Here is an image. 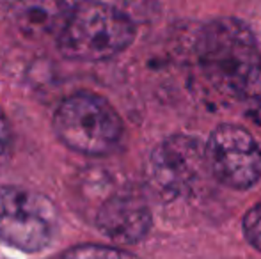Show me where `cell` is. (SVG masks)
Segmentation results:
<instances>
[{
	"mask_svg": "<svg viewBox=\"0 0 261 259\" xmlns=\"http://www.w3.org/2000/svg\"><path fill=\"white\" fill-rule=\"evenodd\" d=\"M13 155V131L4 112L0 110V165L9 162Z\"/></svg>",
	"mask_w": 261,
	"mask_h": 259,
	"instance_id": "11",
	"label": "cell"
},
{
	"mask_svg": "<svg viewBox=\"0 0 261 259\" xmlns=\"http://www.w3.org/2000/svg\"><path fill=\"white\" fill-rule=\"evenodd\" d=\"M153 224L149 206L135 192H119L105 200L96 213L101 235L119 245H134L146 238Z\"/></svg>",
	"mask_w": 261,
	"mask_h": 259,
	"instance_id": "7",
	"label": "cell"
},
{
	"mask_svg": "<svg viewBox=\"0 0 261 259\" xmlns=\"http://www.w3.org/2000/svg\"><path fill=\"white\" fill-rule=\"evenodd\" d=\"M59 211L54 200L21 187H0V242L27 254L45 250L55 238Z\"/></svg>",
	"mask_w": 261,
	"mask_h": 259,
	"instance_id": "4",
	"label": "cell"
},
{
	"mask_svg": "<svg viewBox=\"0 0 261 259\" xmlns=\"http://www.w3.org/2000/svg\"><path fill=\"white\" fill-rule=\"evenodd\" d=\"M197 57L219 89L261 118V50L254 32L238 18H215L197 38Z\"/></svg>",
	"mask_w": 261,
	"mask_h": 259,
	"instance_id": "1",
	"label": "cell"
},
{
	"mask_svg": "<svg viewBox=\"0 0 261 259\" xmlns=\"http://www.w3.org/2000/svg\"><path fill=\"white\" fill-rule=\"evenodd\" d=\"M54 131L71 151L103 156L119 144L123 121L103 96L82 91L61 101L54 114Z\"/></svg>",
	"mask_w": 261,
	"mask_h": 259,
	"instance_id": "3",
	"label": "cell"
},
{
	"mask_svg": "<svg viewBox=\"0 0 261 259\" xmlns=\"http://www.w3.org/2000/svg\"><path fill=\"white\" fill-rule=\"evenodd\" d=\"M206 167V148L192 137L172 135L151 153L149 176L160 194L178 197L192 190Z\"/></svg>",
	"mask_w": 261,
	"mask_h": 259,
	"instance_id": "6",
	"label": "cell"
},
{
	"mask_svg": "<svg viewBox=\"0 0 261 259\" xmlns=\"http://www.w3.org/2000/svg\"><path fill=\"white\" fill-rule=\"evenodd\" d=\"M206 160L217 181L233 190H247L261 180V148L242 126H217L206 142Z\"/></svg>",
	"mask_w": 261,
	"mask_h": 259,
	"instance_id": "5",
	"label": "cell"
},
{
	"mask_svg": "<svg viewBox=\"0 0 261 259\" xmlns=\"http://www.w3.org/2000/svg\"><path fill=\"white\" fill-rule=\"evenodd\" d=\"M135 39V21L116 6L80 0L71 6L61 36L59 52L79 63H101L119 55Z\"/></svg>",
	"mask_w": 261,
	"mask_h": 259,
	"instance_id": "2",
	"label": "cell"
},
{
	"mask_svg": "<svg viewBox=\"0 0 261 259\" xmlns=\"http://www.w3.org/2000/svg\"><path fill=\"white\" fill-rule=\"evenodd\" d=\"M69 13L66 0H16L9 7V20L23 38L41 41L61 36Z\"/></svg>",
	"mask_w": 261,
	"mask_h": 259,
	"instance_id": "8",
	"label": "cell"
},
{
	"mask_svg": "<svg viewBox=\"0 0 261 259\" xmlns=\"http://www.w3.org/2000/svg\"><path fill=\"white\" fill-rule=\"evenodd\" d=\"M59 259H139V257L124 249H117V247L86 243V245L71 247V249L66 250Z\"/></svg>",
	"mask_w": 261,
	"mask_h": 259,
	"instance_id": "9",
	"label": "cell"
},
{
	"mask_svg": "<svg viewBox=\"0 0 261 259\" xmlns=\"http://www.w3.org/2000/svg\"><path fill=\"white\" fill-rule=\"evenodd\" d=\"M244 236L254 249L261 250V200L256 203L244 217Z\"/></svg>",
	"mask_w": 261,
	"mask_h": 259,
	"instance_id": "10",
	"label": "cell"
}]
</instances>
